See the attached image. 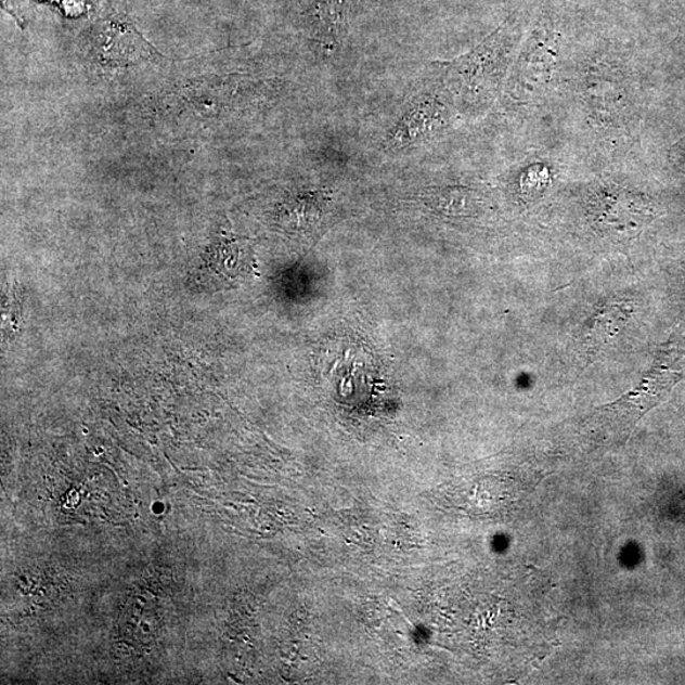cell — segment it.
I'll use <instances>...</instances> for the list:
<instances>
[{"instance_id":"4","label":"cell","mask_w":685,"mask_h":685,"mask_svg":"<svg viewBox=\"0 0 685 685\" xmlns=\"http://www.w3.org/2000/svg\"><path fill=\"white\" fill-rule=\"evenodd\" d=\"M140 37L137 35L124 31L118 37H112V47L103 44L100 52V57L106 62L115 63H131L139 62L140 59L146 57L148 52L145 47H141L139 43Z\"/></svg>"},{"instance_id":"1","label":"cell","mask_w":685,"mask_h":685,"mask_svg":"<svg viewBox=\"0 0 685 685\" xmlns=\"http://www.w3.org/2000/svg\"><path fill=\"white\" fill-rule=\"evenodd\" d=\"M502 31L503 26L470 54L457 59L450 65V72L456 76L454 80L460 81V89L464 94L474 92L481 85L489 88L490 92L497 87L506 59Z\"/></svg>"},{"instance_id":"5","label":"cell","mask_w":685,"mask_h":685,"mask_svg":"<svg viewBox=\"0 0 685 685\" xmlns=\"http://www.w3.org/2000/svg\"><path fill=\"white\" fill-rule=\"evenodd\" d=\"M315 14V34L319 40L333 44L340 31L342 12L340 2H326Z\"/></svg>"},{"instance_id":"2","label":"cell","mask_w":685,"mask_h":685,"mask_svg":"<svg viewBox=\"0 0 685 685\" xmlns=\"http://www.w3.org/2000/svg\"><path fill=\"white\" fill-rule=\"evenodd\" d=\"M439 107L435 102L424 101L409 109L398 129L392 132L391 143L408 145L435 132L443 124L442 109Z\"/></svg>"},{"instance_id":"3","label":"cell","mask_w":685,"mask_h":685,"mask_svg":"<svg viewBox=\"0 0 685 685\" xmlns=\"http://www.w3.org/2000/svg\"><path fill=\"white\" fill-rule=\"evenodd\" d=\"M424 201L437 212L449 216L474 215L479 205L475 193L464 189L431 190Z\"/></svg>"},{"instance_id":"6","label":"cell","mask_w":685,"mask_h":685,"mask_svg":"<svg viewBox=\"0 0 685 685\" xmlns=\"http://www.w3.org/2000/svg\"><path fill=\"white\" fill-rule=\"evenodd\" d=\"M669 160L680 173L685 175V138L675 143L669 151Z\"/></svg>"}]
</instances>
